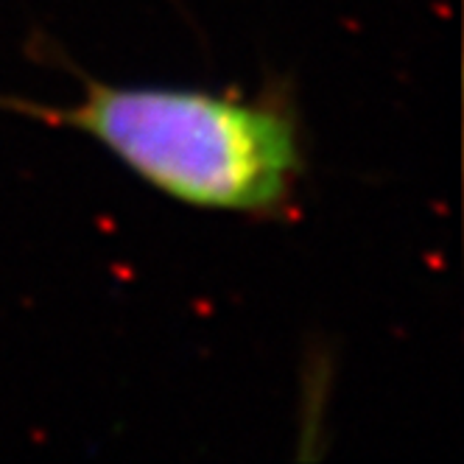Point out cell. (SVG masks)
Here are the masks:
<instances>
[{
    "label": "cell",
    "mask_w": 464,
    "mask_h": 464,
    "mask_svg": "<svg viewBox=\"0 0 464 464\" xmlns=\"http://www.w3.org/2000/svg\"><path fill=\"white\" fill-rule=\"evenodd\" d=\"M0 110L68 126L182 205L280 216L308 174L305 131L285 90L257 95L87 82L71 104L0 95Z\"/></svg>",
    "instance_id": "cell-1"
}]
</instances>
